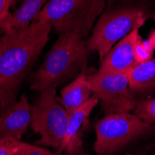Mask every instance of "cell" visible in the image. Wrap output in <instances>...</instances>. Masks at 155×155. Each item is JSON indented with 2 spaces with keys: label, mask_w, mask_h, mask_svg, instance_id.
<instances>
[{
  "label": "cell",
  "mask_w": 155,
  "mask_h": 155,
  "mask_svg": "<svg viewBox=\"0 0 155 155\" xmlns=\"http://www.w3.org/2000/svg\"><path fill=\"white\" fill-rule=\"evenodd\" d=\"M105 0H48L35 20L50 24L60 35L87 36L102 14Z\"/></svg>",
  "instance_id": "cell-3"
},
{
  "label": "cell",
  "mask_w": 155,
  "mask_h": 155,
  "mask_svg": "<svg viewBox=\"0 0 155 155\" xmlns=\"http://www.w3.org/2000/svg\"><path fill=\"white\" fill-rule=\"evenodd\" d=\"M48 2V0H23L17 9L8 14L0 28L6 33L31 24Z\"/></svg>",
  "instance_id": "cell-12"
},
{
  "label": "cell",
  "mask_w": 155,
  "mask_h": 155,
  "mask_svg": "<svg viewBox=\"0 0 155 155\" xmlns=\"http://www.w3.org/2000/svg\"><path fill=\"white\" fill-rule=\"evenodd\" d=\"M88 81L93 95L101 101L106 114H124L135 109L136 101L126 74L96 73L88 75Z\"/></svg>",
  "instance_id": "cell-7"
},
{
  "label": "cell",
  "mask_w": 155,
  "mask_h": 155,
  "mask_svg": "<svg viewBox=\"0 0 155 155\" xmlns=\"http://www.w3.org/2000/svg\"><path fill=\"white\" fill-rule=\"evenodd\" d=\"M149 17L143 9L135 7L107 10L97 19L87 41L88 49L97 51L101 61L112 47L135 29H139Z\"/></svg>",
  "instance_id": "cell-4"
},
{
  "label": "cell",
  "mask_w": 155,
  "mask_h": 155,
  "mask_svg": "<svg viewBox=\"0 0 155 155\" xmlns=\"http://www.w3.org/2000/svg\"><path fill=\"white\" fill-rule=\"evenodd\" d=\"M69 112L56 93V87L41 92L31 110L30 125L40 135L39 145L59 150L66 134Z\"/></svg>",
  "instance_id": "cell-6"
},
{
  "label": "cell",
  "mask_w": 155,
  "mask_h": 155,
  "mask_svg": "<svg viewBox=\"0 0 155 155\" xmlns=\"http://www.w3.org/2000/svg\"><path fill=\"white\" fill-rule=\"evenodd\" d=\"M98 98L93 95L89 101L80 108L70 112L66 134L63 138L61 148L56 151L61 154L62 151H66L70 155H83L84 154L82 149V141L80 140L79 133L84 123L88 118L93 109L98 103Z\"/></svg>",
  "instance_id": "cell-10"
},
{
  "label": "cell",
  "mask_w": 155,
  "mask_h": 155,
  "mask_svg": "<svg viewBox=\"0 0 155 155\" xmlns=\"http://www.w3.org/2000/svg\"><path fill=\"white\" fill-rule=\"evenodd\" d=\"M139 29H135L129 35L116 43L101 61L97 74H127L137 64L135 60V44Z\"/></svg>",
  "instance_id": "cell-9"
},
{
  "label": "cell",
  "mask_w": 155,
  "mask_h": 155,
  "mask_svg": "<svg viewBox=\"0 0 155 155\" xmlns=\"http://www.w3.org/2000/svg\"><path fill=\"white\" fill-rule=\"evenodd\" d=\"M10 8L9 0H0V25L6 20L9 14L8 9Z\"/></svg>",
  "instance_id": "cell-18"
},
{
  "label": "cell",
  "mask_w": 155,
  "mask_h": 155,
  "mask_svg": "<svg viewBox=\"0 0 155 155\" xmlns=\"http://www.w3.org/2000/svg\"><path fill=\"white\" fill-rule=\"evenodd\" d=\"M93 96L87 70L81 72L75 78L61 91V102L66 110L72 112L87 103Z\"/></svg>",
  "instance_id": "cell-11"
},
{
  "label": "cell",
  "mask_w": 155,
  "mask_h": 155,
  "mask_svg": "<svg viewBox=\"0 0 155 155\" xmlns=\"http://www.w3.org/2000/svg\"><path fill=\"white\" fill-rule=\"evenodd\" d=\"M16 155H60L57 152H51L41 147L19 141Z\"/></svg>",
  "instance_id": "cell-16"
},
{
  "label": "cell",
  "mask_w": 155,
  "mask_h": 155,
  "mask_svg": "<svg viewBox=\"0 0 155 155\" xmlns=\"http://www.w3.org/2000/svg\"><path fill=\"white\" fill-rule=\"evenodd\" d=\"M20 140L14 138H0V155H16Z\"/></svg>",
  "instance_id": "cell-17"
},
{
  "label": "cell",
  "mask_w": 155,
  "mask_h": 155,
  "mask_svg": "<svg viewBox=\"0 0 155 155\" xmlns=\"http://www.w3.org/2000/svg\"><path fill=\"white\" fill-rule=\"evenodd\" d=\"M89 51L81 35L74 32L60 35L35 74L31 88L42 92L77 76L86 70Z\"/></svg>",
  "instance_id": "cell-2"
},
{
  "label": "cell",
  "mask_w": 155,
  "mask_h": 155,
  "mask_svg": "<svg viewBox=\"0 0 155 155\" xmlns=\"http://www.w3.org/2000/svg\"><path fill=\"white\" fill-rule=\"evenodd\" d=\"M134 114L147 124L155 127V97L136 102Z\"/></svg>",
  "instance_id": "cell-14"
},
{
  "label": "cell",
  "mask_w": 155,
  "mask_h": 155,
  "mask_svg": "<svg viewBox=\"0 0 155 155\" xmlns=\"http://www.w3.org/2000/svg\"><path fill=\"white\" fill-rule=\"evenodd\" d=\"M20 1V0H9L10 3V8H14V6H16V4Z\"/></svg>",
  "instance_id": "cell-20"
},
{
  "label": "cell",
  "mask_w": 155,
  "mask_h": 155,
  "mask_svg": "<svg viewBox=\"0 0 155 155\" xmlns=\"http://www.w3.org/2000/svg\"><path fill=\"white\" fill-rule=\"evenodd\" d=\"M126 74L132 92L155 90V60L137 63Z\"/></svg>",
  "instance_id": "cell-13"
},
{
  "label": "cell",
  "mask_w": 155,
  "mask_h": 155,
  "mask_svg": "<svg viewBox=\"0 0 155 155\" xmlns=\"http://www.w3.org/2000/svg\"><path fill=\"white\" fill-rule=\"evenodd\" d=\"M153 48L149 40H143L138 35L135 44V60L137 63H142L150 61L153 56Z\"/></svg>",
  "instance_id": "cell-15"
},
{
  "label": "cell",
  "mask_w": 155,
  "mask_h": 155,
  "mask_svg": "<svg viewBox=\"0 0 155 155\" xmlns=\"http://www.w3.org/2000/svg\"><path fill=\"white\" fill-rule=\"evenodd\" d=\"M32 105L25 95L19 101L0 105V138L21 140L31 123Z\"/></svg>",
  "instance_id": "cell-8"
},
{
  "label": "cell",
  "mask_w": 155,
  "mask_h": 155,
  "mask_svg": "<svg viewBox=\"0 0 155 155\" xmlns=\"http://www.w3.org/2000/svg\"><path fill=\"white\" fill-rule=\"evenodd\" d=\"M52 26L35 20L0 37V105L16 101L20 84L47 45Z\"/></svg>",
  "instance_id": "cell-1"
},
{
  "label": "cell",
  "mask_w": 155,
  "mask_h": 155,
  "mask_svg": "<svg viewBox=\"0 0 155 155\" xmlns=\"http://www.w3.org/2000/svg\"><path fill=\"white\" fill-rule=\"evenodd\" d=\"M154 130V126L147 124L135 114H106L95 125L97 137L94 150L97 155L112 154Z\"/></svg>",
  "instance_id": "cell-5"
},
{
  "label": "cell",
  "mask_w": 155,
  "mask_h": 155,
  "mask_svg": "<svg viewBox=\"0 0 155 155\" xmlns=\"http://www.w3.org/2000/svg\"><path fill=\"white\" fill-rule=\"evenodd\" d=\"M148 40L150 41V45L152 46L153 49L155 50V29H153V30L150 32V35H149V39H148Z\"/></svg>",
  "instance_id": "cell-19"
}]
</instances>
